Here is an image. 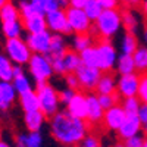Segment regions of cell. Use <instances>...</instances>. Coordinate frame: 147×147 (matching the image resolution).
Segmentation results:
<instances>
[{
    "instance_id": "7a4b0ae2",
    "label": "cell",
    "mask_w": 147,
    "mask_h": 147,
    "mask_svg": "<svg viewBox=\"0 0 147 147\" xmlns=\"http://www.w3.org/2000/svg\"><path fill=\"white\" fill-rule=\"evenodd\" d=\"M122 28V21H121V10L118 9H106L102 12L94 22V30L96 34H99L103 40H110L113 35L118 34V31Z\"/></svg>"
},
{
    "instance_id": "9f6ffc18",
    "label": "cell",
    "mask_w": 147,
    "mask_h": 147,
    "mask_svg": "<svg viewBox=\"0 0 147 147\" xmlns=\"http://www.w3.org/2000/svg\"><path fill=\"white\" fill-rule=\"evenodd\" d=\"M112 147H124V144H122V143H118V144H115V146H112Z\"/></svg>"
},
{
    "instance_id": "44dd1931",
    "label": "cell",
    "mask_w": 147,
    "mask_h": 147,
    "mask_svg": "<svg viewBox=\"0 0 147 147\" xmlns=\"http://www.w3.org/2000/svg\"><path fill=\"white\" fill-rule=\"evenodd\" d=\"M19 105L24 110V113L28 112H35L40 110V105H38V96H37L35 90H30L27 93H24L19 96Z\"/></svg>"
},
{
    "instance_id": "6f0895ef",
    "label": "cell",
    "mask_w": 147,
    "mask_h": 147,
    "mask_svg": "<svg viewBox=\"0 0 147 147\" xmlns=\"http://www.w3.org/2000/svg\"><path fill=\"white\" fill-rule=\"evenodd\" d=\"M3 140V132H2V128H0V141Z\"/></svg>"
},
{
    "instance_id": "8fae6325",
    "label": "cell",
    "mask_w": 147,
    "mask_h": 147,
    "mask_svg": "<svg viewBox=\"0 0 147 147\" xmlns=\"http://www.w3.org/2000/svg\"><path fill=\"white\" fill-rule=\"evenodd\" d=\"M75 75L80 81V88L84 90H94L97 82H99L100 77H102V71L97 68H88V66H81Z\"/></svg>"
},
{
    "instance_id": "5bb4252c",
    "label": "cell",
    "mask_w": 147,
    "mask_h": 147,
    "mask_svg": "<svg viewBox=\"0 0 147 147\" xmlns=\"http://www.w3.org/2000/svg\"><path fill=\"white\" fill-rule=\"evenodd\" d=\"M141 132V124H140V119L137 115H127L124 124L121 125V128L118 129V136L122 140H127L131 138L134 136Z\"/></svg>"
},
{
    "instance_id": "603a6c76",
    "label": "cell",
    "mask_w": 147,
    "mask_h": 147,
    "mask_svg": "<svg viewBox=\"0 0 147 147\" xmlns=\"http://www.w3.org/2000/svg\"><path fill=\"white\" fill-rule=\"evenodd\" d=\"M63 65H65L66 74H75V72L82 66L80 53L74 52V50H68V52L63 55Z\"/></svg>"
},
{
    "instance_id": "f5cc1de1",
    "label": "cell",
    "mask_w": 147,
    "mask_h": 147,
    "mask_svg": "<svg viewBox=\"0 0 147 147\" xmlns=\"http://www.w3.org/2000/svg\"><path fill=\"white\" fill-rule=\"evenodd\" d=\"M7 2H10V0H0V9H2V7H3V6H5Z\"/></svg>"
},
{
    "instance_id": "b9f144b4",
    "label": "cell",
    "mask_w": 147,
    "mask_h": 147,
    "mask_svg": "<svg viewBox=\"0 0 147 147\" xmlns=\"http://www.w3.org/2000/svg\"><path fill=\"white\" fill-rule=\"evenodd\" d=\"M50 62H52L53 72L59 74V75H66V69H65V65H63V56H62V57L52 59Z\"/></svg>"
},
{
    "instance_id": "7402d4cb",
    "label": "cell",
    "mask_w": 147,
    "mask_h": 147,
    "mask_svg": "<svg viewBox=\"0 0 147 147\" xmlns=\"http://www.w3.org/2000/svg\"><path fill=\"white\" fill-rule=\"evenodd\" d=\"M115 69L118 71L119 75H129V74H134L136 72V65H134L132 56L131 55H124V53L118 55Z\"/></svg>"
},
{
    "instance_id": "f6af8a7d",
    "label": "cell",
    "mask_w": 147,
    "mask_h": 147,
    "mask_svg": "<svg viewBox=\"0 0 147 147\" xmlns=\"http://www.w3.org/2000/svg\"><path fill=\"white\" fill-rule=\"evenodd\" d=\"M97 3L103 7V10H106V9H116L119 2L118 0H97Z\"/></svg>"
},
{
    "instance_id": "2e32d148",
    "label": "cell",
    "mask_w": 147,
    "mask_h": 147,
    "mask_svg": "<svg viewBox=\"0 0 147 147\" xmlns=\"http://www.w3.org/2000/svg\"><path fill=\"white\" fill-rule=\"evenodd\" d=\"M16 96L18 94L12 82L0 81V110L2 112H6L13 106V103L16 102Z\"/></svg>"
},
{
    "instance_id": "484cf974",
    "label": "cell",
    "mask_w": 147,
    "mask_h": 147,
    "mask_svg": "<svg viewBox=\"0 0 147 147\" xmlns=\"http://www.w3.org/2000/svg\"><path fill=\"white\" fill-rule=\"evenodd\" d=\"M0 21H2V24H5V22H13V21H21L19 10H18V7L12 2H7L2 9H0Z\"/></svg>"
},
{
    "instance_id": "d4e9b609",
    "label": "cell",
    "mask_w": 147,
    "mask_h": 147,
    "mask_svg": "<svg viewBox=\"0 0 147 147\" xmlns=\"http://www.w3.org/2000/svg\"><path fill=\"white\" fill-rule=\"evenodd\" d=\"M80 57H81V63L84 66L97 68V69H99V55H97L96 46H91L88 49H85L84 52L80 53Z\"/></svg>"
},
{
    "instance_id": "6da1fadb",
    "label": "cell",
    "mask_w": 147,
    "mask_h": 147,
    "mask_svg": "<svg viewBox=\"0 0 147 147\" xmlns=\"http://www.w3.org/2000/svg\"><path fill=\"white\" fill-rule=\"evenodd\" d=\"M50 132L53 138L65 147L81 144L82 138L88 134L85 121L71 116L66 110H59L50 118Z\"/></svg>"
},
{
    "instance_id": "c3c4849f",
    "label": "cell",
    "mask_w": 147,
    "mask_h": 147,
    "mask_svg": "<svg viewBox=\"0 0 147 147\" xmlns=\"http://www.w3.org/2000/svg\"><path fill=\"white\" fill-rule=\"evenodd\" d=\"M118 2L124 3L125 6H136V5L140 3V0H118Z\"/></svg>"
},
{
    "instance_id": "f546056e",
    "label": "cell",
    "mask_w": 147,
    "mask_h": 147,
    "mask_svg": "<svg viewBox=\"0 0 147 147\" xmlns=\"http://www.w3.org/2000/svg\"><path fill=\"white\" fill-rule=\"evenodd\" d=\"M134 65H136V72H147V46L138 47L136 53L132 55Z\"/></svg>"
},
{
    "instance_id": "60d3db41",
    "label": "cell",
    "mask_w": 147,
    "mask_h": 147,
    "mask_svg": "<svg viewBox=\"0 0 147 147\" xmlns=\"http://www.w3.org/2000/svg\"><path fill=\"white\" fill-rule=\"evenodd\" d=\"M137 116H138L140 124H141V132L144 136H147V105H141Z\"/></svg>"
},
{
    "instance_id": "d590c367",
    "label": "cell",
    "mask_w": 147,
    "mask_h": 147,
    "mask_svg": "<svg viewBox=\"0 0 147 147\" xmlns=\"http://www.w3.org/2000/svg\"><path fill=\"white\" fill-rule=\"evenodd\" d=\"M99 99L100 106L103 107V110H107L110 107H113L118 105V94H102V96H97Z\"/></svg>"
},
{
    "instance_id": "9c48e42d",
    "label": "cell",
    "mask_w": 147,
    "mask_h": 147,
    "mask_svg": "<svg viewBox=\"0 0 147 147\" xmlns=\"http://www.w3.org/2000/svg\"><path fill=\"white\" fill-rule=\"evenodd\" d=\"M50 41H52V32L46 30L37 34H28L25 38L27 46L32 55H47L50 50Z\"/></svg>"
},
{
    "instance_id": "7dc6e473",
    "label": "cell",
    "mask_w": 147,
    "mask_h": 147,
    "mask_svg": "<svg viewBox=\"0 0 147 147\" xmlns=\"http://www.w3.org/2000/svg\"><path fill=\"white\" fill-rule=\"evenodd\" d=\"M57 3H59L60 10H66L69 7V0H57Z\"/></svg>"
},
{
    "instance_id": "836d02e7",
    "label": "cell",
    "mask_w": 147,
    "mask_h": 147,
    "mask_svg": "<svg viewBox=\"0 0 147 147\" xmlns=\"http://www.w3.org/2000/svg\"><path fill=\"white\" fill-rule=\"evenodd\" d=\"M82 10H84V13L87 15V18L91 22H96L97 19H99V16L102 15L103 7L97 3V0H87V3H85Z\"/></svg>"
},
{
    "instance_id": "8d00e7d4",
    "label": "cell",
    "mask_w": 147,
    "mask_h": 147,
    "mask_svg": "<svg viewBox=\"0 0 147 147\" xmlns=\"http://www.w3.org/2000/svg\"><path fill=\"white\" fill-rule=\"evenodd\" d=\"M137 97L140 99L141 105H147V72L140 75V85H138Z\"/></svg>"
},
{
    "instance_id": "74e56055",
    "label": "cell",
    "mask_w": 147,
    "mask_h": 147,
    "mask_svg": "<svg viewBox=\"0 0 147 147\" xmlns=\"http://www.w3.org/2000/svg\"><path fill=\"white\" fill-rule=\"evenodd\" d=\"M18 10H19L21 19H25V18H28V16H31V15L37 13L35 9H34V6L31 5V2H21V3H19Z\"/></svg>"
},
{
    "instance_id": "7c38bea8",
    "label": "cell",
    "mask_w": 147,
    "mask_h": 147,
    "mask_svg": "<svg viewBox=\"0 0 147 147\" xmlns=\"http://www.w3.org/2000/svg\"><path fill=\"white\" fill-rule=\"evenodd\" d=\"M127 118L125 110L122 109L121 105H116L113 107H110L105 110V116H103V124L109 131H116L121 128V125L124 124V121Z\"/></svg>"
},
{
    "instance_id": "4dcf8cb0",
    "label": "cell",
    "mask_w": 147,
    "mask_h": 147,
    "mask_svg": "<svg viewBox=\"0 0 147 147\" xmlns=\"http://www.w3.org/2000/svg\"><path fill=\"white\" fill-rule=\"evenodd\" d=\"M93 46V37L90 34H75L72 40V50L81 53L85 49H88Z\"/></svg>"
},
{
    "instance_id": "ffe728a7",
    "label": "cell",
    "mask_w": 147,
    "mask_h": 147,
    "mask_svg": "<svg viewBox=\"0 0 147 147\" xmlns=\"http://www.w3.org/2000/svg\"><path fill=\"white\" fill-rule=\"evenodd\" d=\"M68 52L66 41L63 38L62 34H52V41H50V50L46 55L49 59H56V57H62Z\"/></svg>"
},
{
    "instance_id": "680465c9",
    "label": "cell",
    "mask_w": 147,
    "mask_h": 147,
    "mask_svg": "<svg viewBox=\"0 0 147 147\" xmlns=\"http://www.w3.org/2000/svg\"><path fill=\"white\" fill-rule=\"evenodd\" d=\"M143 147H147V137H146V140H144V144H143Z\"/></svg>"
},
{
    "instance_id": "83f0119b",
    "label": "cell",
    "mask_w": 147,
    "mask_h": 147,
    "mask_svg": "<svg viewBox=\"0 0 147 147\" xmlns=\"http://www.w3.org/2000/svg\"><path fill=\"white\" fill-rule=\"evenodd\" d=\"M15 143H22L27 147H41L43 146V136L40 132L19 134V136L15 138Z\"/></svg>"
},
{
    "instance_id": "277c9868",
    "label": "cell",
    "mask_w": 147,
    "mask_h": 147,
    "mask_svg": "<svg viewBox=\"0 0 147 147\" xmlns=\"http://www.w3.org/2000/svg\"><path fill=\"white\" fill-rule=\"evenodd\" d=\"M5 50H6V56L10 59V62L13 65H28L30 59L32 56L30 47L27 46L25 40H22L21 37L19 38H9L6 40L5 44Z\"/></svg>"
},
{
    "instance_id": "f35d334b",
    "label": "cell",
    "mask_w": 147,
    "mask_h": 147,
    "mask_svg": "<svg viewBox=\"0 0 147 147\" xmlns=\"http://www.w3.org/2000/svg\"><path fill=\"white\" fill-rule=\"evenodd\" d=\"M144 140H146V137L143 136V134H137V136H134L131 138L124 140L122 144H124V147H143Z\"/></svg>"
},
{
    "instance_id": "f1b7e54d",
    "label": "cell",
    "mask_w": 147,
    "mask_h": 147,
    "mask_svg": "<svg viewBox=\"0 0 147 147\" xmlns=\"http://www.w3.org/2000/svg\"><path fill=\"white\" fill-rule=\"evenodd\" d=\"M13 80V63L6 55H0V81L12 82Z\"/></svg>"
},
{
    "instance_id": "11a10c76",
    "label": "cell",
    "mask_w": 147,
    "mask_h": 147,
    "mask_svg": "<svg viewBox=\"0 0 147 147\" xmlns=\"http://www.w3.org/2000/svg\"><path fill=\"white\" fill-rule=\"evenodd\" d=\"M15 147H27V146L22 144V143H15Z\"/></svg>"
},
{
    "instance_id": "ab89813d",
    "label": "cell",
    "mask_w": 147,
    "mask_h": 147,
    "mask_svg": "<svg viewBox=\"0 0 147 147\" xmlns=\"http://www.w3.org/2000/svg\"><path fill=\"white\" fill-rule=\"evenodd\" d=\"M80 146L81 147H100V140L97 136H94V134H87V136L82 138Z\"/></svg>"
},
{
    "instance_id": "1f68e13d",
    "label": "cell",
    "mask_w": 147,
    "mask_h": 147,
    "mask_svg": "<svg viewBox=\"0 0 147 147\" xmlns=\"http://www.w3.org/2000/svg\"><path fill=\"white\" fill-rule=\"evenodd\" d=\"M12 85H13V88L16 91L18 96L27 93L30 90H32V85H31V81L28 78L27 74H21V75L15 77L13 80H12Z\"/></svg>"
},
{
    "instance_id": "ba28073f",
    "label": "cell",
    "mask_w": 147,
    "mask_h": 147,
    "mask_svg": "<svg viewBox=\"0 0 147 147\" xmlns=\"http://www.w3.org/2000/svg\"><path fill=\"white\" fill-rule=\"evenodd\" d=\"M138 85H140L138 72L129 74V75H119V78L116 80V94L121 96L122 99L136 97L138 93Z\"/></svg>"
},
{
    "instance_id": "52a82bcc",
    "label": "cell",
    "mask_w": 147,
    "mask_h": 147,
    "mask_svg": "<svg viewBox=\"0 0 147 147\" xmlns=\"http://www.w3.org/2000/svg\"><path fill=\"white\" fill-rule=\"evenodd\" d=\"M65 13H66L68 25L71 27L74 34H90V31L93 28V22L87 18L84 10L68 7L65 10Z\"/></svg>"
},
{
    "instance_id": "d6986e66",
    "label": "cell",
    "mask_w": 147,
    "mask_h": 147,
    "mask_svg": "<svg viewBox=\"0 0 147 147\" xmlns=\"http://www.w3.org/2000/svg\"><path fill=\"white\" fill-rule=\"evenodd\" d=\"M46 116L41 110H35V112H28L24 115V124H25L28 132H40V129L44 125Z\"/></svg>"
},
{
    "instance_id": "4316f807",
    "label": "cell",
    "mask_w": 147,
    "mask_h": 147,
    "mask_svg": "<svg viewBox=\"0 0 147 147\" xmlns=\"http://www.w3.org/2000/svg\"><path fill=\"white\" fill-rule=\"evenodd\" d=\"M121 21H122V27L125 28L127 32H132L136 34L137 27H138V19L136 16L134 12H131L129 9H125L121 12Z\"/></svg>"
},
{
    "instance_id": "5b68a950",
    "label": "cell",
    "mask_w": 147,
    "mask_h": 147,
    "mask_svg": "<svg viewBox=\"0 0 147 147\" xmlns=\"http://www.w3.org/2000/svg\"><path fill=\"white\" fill-rule=\"evenodd\" d=\"M28 69H30V74L34 78L35 84L37 82H47L55 74L50 59L46 55H32L30 62H28Z\"/></svg>"
},
{
    "instance_id": "91938a15",
    "label": "cell",
    "mask_w": 147,
    "mask_h": 147,
    "mask_svg": "<svg viewBox=\"0 0 147 147\" xmlns=\"http://www.w3.org/2000/svg\"><path fill=\"white\" fill-rule=\"evenodd\" d=\"M75 147H81V146H75Z\"/></svg>"
},
{
    "instance_id": "7bdbcfd3",
    "label": "cell",
    "mask_w": 147,
    "mask_h": 147,
    "mask_svg": "<svg viewBox=\"0 0 147 147\" xmlns=\"http://www.w3.org/2000/svg\"><path fill=\"white\" fill-rule=\"evenodd\" d=\"M65 82H66V85H68V88H71V90H74V91L80 88V81H78V78H77L75 74H66Z\"/></svg>"
},
{
    "instance_id": "3957f363",
    "label": "cell",
    "mask_w": 147,
    "mask_h": 147,
    "mask_svg": "<svg viewBox=\"0 0 147 147\" xmlns=\"http://www.w3.org/2000/svg\"><path fill=\"white\" fill-rule=\"evenodd\" d=\"M35 93L38 96V105L40 110L44 113V116L52 118L59 112V93L55 90L53 85L49 82H37L35 84Z\"/></svg>"
},
{
    "instance_id": "db71d44e",
    "label": "cell",
    "mask_w": 147,
    "mask_h": 147,
    "mask_svg": "<svg viewBox=\"0 0 147 147\" xmlns=\"http://www.w3.org/2000/svg\"><path fill=\"white\" fill-rule=\"evenodd\" d=\"M143 40H144V43L147 44V28H146V31L143 32Z\"/></svg>"
},
{
    "instance_id": "30bf717a",
    "label": "cell",
    "mask_w": 147,
    "mask_h": 147,
    "mask_svg": "<svg viewBox=\"0 0 147 147\" xmlns=\"http://www.w3.org/2000/svg\"><path fill=\"white\" fill-rule=\"evenodd\" d=\"M46 24H47V30L52 31L53 34H71L72 30L68 25L66 21V13L65 10H53L46 13Z\"/></svg>"
},
{
    "instance_id": "9a60e30c",
    "label": "cell",
    "mask_w": 147,
    "mask_h": 147,
    "mask_svg": "<svg viewBox=\"0 0 147 147\" xmlns=\"http://www.w3.org/2000/svg\"><path fill=\"white\" fill-rule=\"evenodd\" d=\"M105 116V110L99 103L97 94H88L87 96V119L90 124H100Z\"/></svg>"
},
{
    "instance_id": "816d5d0a",
    "label": "cell",
    "mask_w": 147,
    "mask_h": 147,
    "mask_svg": "<svg viewBox=\"0 0 147 147\" xmlns=\"http://www.w3.org/2000/svg\"><path fill=\"white\" fill-rule=\"evenodd\" d=\"M0 147H12V146H10L7 141H3V140H2V141H0Z\"/></svg>"
},
{
    "instance_id": "ee69618b",
    "label": "cell",
    "mask_w": 147,
    "mask_h": 147,
    "mask_svg": "<svg viewBox=\"0 0 147 147\" xmlns=\"http://www.w3.org/2000/svg\"><path fill=\"white\" fill-rule=\"evenodd\" d=\"M75 93H77V91H74V90H71V88H65V90H62V91L59 93V100H60V103L68 105V103L71 102L72 97L75 96Z\"/></svg>"
},
{
    "instance_id": "d6a6232c",
    "label": "cell",
    "mask_w": 147,
    "mask_h": 147,
    "mask_svg": "<svg viewBox=\"0 0 147 147\" xmlns=\"http://www.w3.org/2000/svg\"><path fill=\"white\" fill-rule=\"evenodd\" d=\"M2 31L6 37V40L9 38H19L21 31H22V24L21 21H13V22H5L2 24Z\"/></svg>"
},
{
    "instance_id": "bcb514c9",
    "label": "cell",
    "mask_w": 147,
    "mask_h": 147,
    "mask_svg": "<svg viewBox=\"0 0 147 147\" xmlns=\"http://www.w3.org/2000/svg\"><path fill=\"white\" fill-rule=\"evenodd\" d=\"M85 3H87V0H69V7L72 9H84Z\"/></svg>"
},
{
    "instance_id": "4fadbf2b",
    "label": "cell",
    "mask_w": 147,
    "mask_h": 147,
    "mask_svg": "<svg viewBox=\"0 0 147 147\" xmlns=\"http://www.w3.org/2000/svg\"><path fill=\"white\" fill-rule=\"evenodd\" d=\"M66 112L81 121L87 119V96L82 93H75V96L66 105Z\"/></svg>"
},
{
    "instance_id": "e0dca14e",
    "label": "cell",
    "mask_w": 147,
    "mask_h": 147,
    "mask_svg": "<svg viewBox=\"0 0 147 147\" xmlns=\"http://www.w3.org/2000/svg\"><path fill=\"white\" fill-rule=\"evenodd\" d=\"M22 28L28 31V34H37L47 30V24H46V16L41 13H34L25 19H21Z\"/></svg>"
},
{
    "instance_id": "ac0fdd59",
    "label": "cell",
    "mask_w": 147,
    "mask_h": 147,
    "mask_svg": "<svg viewBox=\"0 0 147 147\" xmlns=\"http://www.w3.org/2000/svg\"><path fill=\"white\" fill-rule=\"evenodd\" d=\"M96 93L97 96L102 94H115L116 93V78L112 75L110 72H105L102 74V77L96 85Z\"/></svg>"
},
{
    "instance_id": "f907efd6",
    "label": "cell",
    "mask_w": 147,
    "mask_h": 147,
    "mask_svg": "<svg viewBox=\"0 0 147 147\" xmlns=\"http://www.w3.org/2000/svg\"><path fill=\"white\" fill-rule=\"evenodd\" d=\"M141 7H143V13H144L146 18H147V0H144V2L141 3Z\"/></svg>"
},
{
    "instance_id": "8992f818",
    "label": "cell",
    "mask_w": 147,
    "mask_h": 147,
    "mask_svg": "<svg viewBox=\"0 0 147 147\" xmlns=\"http://www.w3.org/2000/svg\"><path fill=\"white\" fill-rule=\"evenodd\" d=\"M97 49V55H99V69L102 71V74L105 72H110L118 60V52L115 46L112 44L110 40H100L99 44L96 46Z\"/></svg>"
},
{
    "instance_id": "681fc988",
    "label": "cell",
    "mask_w": 147,
    "mask_h": 147,
    "mask_svg": "<svg viewBox=\"0 0 147 147\" xmlns=\"http://www.w3.org/2000/svg\"><path fill=\"white\" fill-rule=\"evenodd\" d=\"M21 74H24L22 66H19V65H13V78L18 77V75H21Z\"/></svg>"
},
{
    "instance_id": "94428289",
    "label": "cell",
    "mask_w": 147,
    "mask_h": 147,
    "mask_svg": "<svg viewBox=\"0 0 147 147\" xmlns=\"http://www.w3.org/2000/svg\"><path fill=\"white\" fill-rule=\"evenodd\" d=\"M100 147H102V146H100Z\"/></svg>"
},
{
    "instance_id": "cb8c5ba5",
    "label": "cell",
    "mask_w": 147,
    "mask_h": 147,
    "mask_svg": "<svg viewBox=\"0 0 147 147\" xmlns=\"http://www.w3.org/2000/svg\"><path fill=\"white\" fill-rule=\"evenodd\" d=\"M138 47L140 46H138V40H137L136 34L125 32L124 37H122V40H121V52L124 55H131L132 56Z\"/></svg>"
},
{
    "instance_id": "e575fe53",
    "label": "cell",
    "mask_w": 147,
    "mask_h": 147,
    "mask_svg": "<svg viewBox=\"0 0 147 147\" xmlns=\"http://www.w3.org/2000/svg\"><path fill=\"white\" fill-rule=\"evenodd\" d=\"M122 109L125 110L127 115H137L138 110L141 107V102L140 99L136 96V97H128V99H124L122 100Z\"/></svg>"
}]
</instances>
